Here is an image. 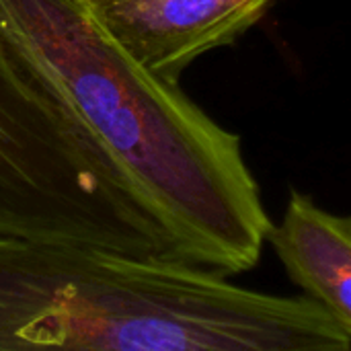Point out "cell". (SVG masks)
I'll return each instance as SVG.
<instances>
[{
	"instance_id": "6da1fadb",
	"label": "cell",
	"mask_w": 351,
	"mask_h": 351,
	"mask_svg": "<svg viewBox=\"0 0 351 351\" xmlns=\"http://www.w3.org/2000/svg\"><path fill=\"white\" fill-rule=\"evenodd\" d=\"M0 43L113 165L175 259L226 278L259 263L271 220L241 136L142 68L88 0H0Z\"/></svg>"
},
{
	"instance_id": "7a4b0ae2",
	"label": "cell",
	"mask_w": 351,
	"mask_h": 351,
	"mask_svg": "<svg viewBox=\"0 0 351 351\" xmlns=\"http://www.w3.org/2000/svg\"><path fill=\"white\" fill-rule=\"evenodd\" d=\"M0 351H351V329L185 261L0 239Z\"/></svg>"
},
{
	"instance_id": "3957f363",
	"label": "cell",
	"mask_w": 351,
	"mask_h": 351,
	"mask_svg": "<svg viewBox=\"0 0 351 351\" xmlns=\"http://www.w3.org/2000/svg\"><path fill=\"white\" fill-rule=\"evenodd\" d=\"M0 239L175 259L113 165L2 43Z\"/></svg>"
},
{
	"instance_id": "277c9868",
	"label": "cell",
	"mask_w": 351,
	"mask_h": 351,
	"mask_svg": "<svg viewBox=\"0 0 351 351\" xmlns=\"http://www.w3.org/2000/svg\"><path fill=\"white\" fill-rule=\"evenodd\" d=\"M274 0H88L103 29L150 74L179 84L204 53L234 43Z\"/></svg>"
},
{
	"instance_id": "5b68a950",
	"label": "cell",
	"mask_w": 351,
	"mask_h": 351,
	"mask_svg": "<svg viewBox=\"0 0 351 351\" xmlns=\"http://www.w3.org/2000/svg\"><path fill=\"white\" fill-rule=\"evenodd\" d=\"M265 241L304 296L351 329L350 218L335 216L319 208L311 195L292 191L282 222H271Z\"/></svg>"
}]
</instances>
